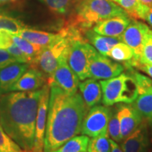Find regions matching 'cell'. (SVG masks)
<instances>
[{
  "mask_svg": "<svg viewBox=\"0 0 152 152\" xmlns=\"http://www.w3.org/2000/svg\"><path fill=\"white\" fill-rule=\"evenodd\" d=\"M48 115L44 152H52L81 132L83 120L90 107L80 93L70 94L50 84Z\"/></svg>",
  "mask_w": 152,
  "mask_h": 152,
  "instance_id": "cell-1",
  "label": "cell"
},
{
  "mask_svg": "<svg viewBox=\"0 0 152 152\" xmlns=\"http://www.w3.org/2000/svg\"><path fill=\"white\" fill-rule=\"evenodd\" d=\"M43 87L31 92H10L0 96V124L19 147L32 151Z\"/></svg>",
  "mask_w": 152,
  "mask_h": 152,
  "instance_id": "cell-2",
  "label": "cell"
},
{
  "mask_svg": "<svg viewBox=\"0 0 152 152\" xmlns=\"http://www.w3.org/2000/svg\"><path fill=\"white\" fill-rule=\"evenodd\" d=\"M118 16L128 15L112 0H80L67 25L79 29L85 35L97 23Z\"/></svg>",
  "mask_w": 152,
  "mask_h": 152,
  "instance_id": "cell-3",
  "label": "cell"
},
{
  "mask_svg": "<svg viewBox=\"0 0 152 152\" xmlns=\"http://www.w3.org/2000/svg\"><path fill=\"white\" fill-rule=\"evenodd\" d=\"M104 105L111 106L116 104H132L138 96L137 85L130 72L116 77L100 80Z\"/></svg>",
  "mask_w": 152,
  "mask_h": 152,
  "instance_id": "cell-4",
  "label": "cell"
},
{
  "mask_svg": "<svg viewBox=\"0 0 152 152\" xmlns=\"http://www.w3.org/2000/svg\"><path fill=\"white\" fill-rule=\"evenodd\" d=\"M60 33L61 37L48 46L43 47L30 64V66L39 69L48 78L58 67L61 60L68 56V49L72 42L61 31Z\"/></svg>",
  "mask_w": 152,
  "mask_h": 152,
  "instance_id": "cell-5",
  "label": "cell"
},
{
  "mask_svg": "<svg viewBox=\"0 0 152 152\" xmlns=\"http://www.w3.org/2000/svg\"><path fill=\"white\" fill-rule=\"evenodd\" d=\"M125 66L108 56L101 54L92 46L89 64V77L95 80H107L123 73Z\"/></svg>",
  "mask_w": 152,
  "mask_h": 152,
  "instance_id": "cell-6",
  "label": "cell"
},
{
  "mask_svg": "<svg viewBox=\"0 0 152 152\" xmlns=\"http://www.w3.org/2000/svg\"><path fill=\"white\" fill-rule=\"evenodd\" d=\"M92 46L85 41L72 42L68 49L67 61L80 80L89 77V64Z\"/></svg>",
  "mask_w": 152,
  "mask_h": 152,
  "instance_id": "cell-7",
  "label": "cell"
},
{
  "mask_svg": "<svg viewBox=\"0 0 152 152\" xmlns=\"http://www.w3.org/2000/svg\"><path fill=\"white\" fill-rule=\"evenodd\" d=\"M110 115L111 108L108 106H92L83 120L80 133L92 138L106 133Z\"/></svg>",
  "mask_w": 152,
  "mask_h": 152,
  "instance_id": "cell-8",
  "label": "cell"
},
{
  "mask_svg": "<svg viewBox=\"0 0 152 152\" xmlns=\"http://www.w3.org/2000/svg\"><path fill=\"white\" fill-rule=\"evenodd\" d=\"M149 29L145 23L133 19L120 37L121 41L128 45L133 50V61L139 62Z\"/></svg>",
  "mask_w": 152,
  "mask_h": 152,
  "instance_id": "cell-9",
  "label": "cell"
},
{
  "mask_svg": "<svg viewBox=\"0 0 152 152\" xmlns=\"http://www.w3.org/2000/svg\"><path fill=\"white\" fill-rule=\"evenodd\" d=\"M68 56L61 60L58 67L48 78V84H54L70 94L77 92L79 78L67 61Z\"/></svg>",
  "mask_w": 152,
  "mask_h": 152,
  "instance_id": "cell-10",
  "label": "cell"
},
{
  "mask_svg": "<svg viewBox=\"0 0 152 152\" xmlns=\"http://www.w3.org/2000/svg\"><path fill=\"white\" fill-rule=\"evenodd\" d=\"M49 96H50V85L47 83L43 87V92L41 95L40 100H39L37 118H36L34 147L33 150L30 151H44V144H45V130H46L47 115H48Z\"/></svg>",
  "mask_w": 152,
  "mask_h": 152,
  "instance_id": "cell-11",
  "label": "cell"
},
{
  "mask_svg": "<svg viewBox=\"0 0 152 152\" xmlns=\"http://www.w3.org/2000/svg\"><path fill=\"white\" fill-rule=\"evenodd\" d=\"M150 144L147 120L144 119L139 127L121 142L123 152H148Z\"/></svg>",
  "mask_w": 152,
  "mask_h": 152,
  "instance_id": "cell-12",
  "label": "cell"
},
{
  "mask_svg": "<svg viewBox=\"0 0 152 152\" xmlns=\"http://www.w3.org/2000/svg\"><path fill=\"white\" fill-rule=\"evenodd\" d=\"M117 109L121 135L122 140L134 132L143 121V118L131 104L121 103L115 106Z\"/></svg>",
  "mask_w": 152,
  "mask_h": 152,
  "instance_id": "cell-13",
  "label": "cell"
},
{
  "mask_svg": "<svg viewBox=\"0 0 152 152\" xmlns=\"http://www.w3.org/2000/svg\"><path fill=\"white\" fill-rule=\"evenodd\" d=\"M48 77L37 68L30 66L11 88L10 92H31L42 88Z\"/></svg>",
  "mask_w": 152,
  "mask_h": 152,
  "instance_id": "cell-14",
  "label": "cell"
},
{
  "mask_svg": "<svg viewBox=\"0 0 152 152\" xmlns=\"http://www.w3.org/2000/svg\"><path fill=\"white\" fill-rule=\"evenodd\" d=\"M131 20L129 16L111 17L95 24L92 30L101 35L120 38Z\"/></svg>",
  "mask_w": 152,
  "mask_h": 152,
  "instance_id": "cell-15",
  "label": "cell"
},
{
  "mask_svg": "<svg viewBox=\"0 0 152 152\" xmlns=\"http://www.w3.org/2000/svg\"><path fill=\"white\" fill-rule=\"evenodd\" d=\"M30 66L26 63L16 62L0 69V96L10 92L13 85Z\"/></svg>",
  "mask_w": 152,
  "mask_h": 152,
  "instance_id": "cell-16",
  "label": "cell"
},
{
  "mask_svg": "<svg viewBox=\"0 0 152 152\" xmlns=\"http://www.w3.org/2000/svg\"><path fill=\"white\" fill-rule=\"evenodd\" d=\"M80 92L89 107L97 105L102 99V90L99 82L95 79H85L79 83Z\"/></svg>",
  "mask_w": 152,
  "mask_h": 152,
  "instance_id": "cell-17",
  "label": "cell"
},
{
  "mask_svg": "<svg viewBox=\"0 0 152 152\" xmlns=\"http://www.w3.org/2000/svg\"><path fill=\"white\" fill-rule=\"evenodd\" d=\"M15 35L23 38L33 45L42 47L48 46L61 37L60 32L58 33H52L27 28H23Z\"/></svg>",
  "mask_w": 152,
  "mask_h": 152,
  "instance_id": "cell-18",
  "label": "cell"
},
{
  "mask_svg": "<svg viewBox=\"0 0 152 152\" xmlns=\"http://www.w3.org/2000/svg\"><path fill=\"white\" fill-rule=\"evenodd\" d=\"M85 38L87 42L94 47L98 52L106 56L114 45L121 42L119 37L101 35L95 33L92 29H89L85 32Z\"/></svg>",
  "mask_w": 152,
  "mask_h": 152,
  "instance_id": "cell-19",
  "label": "cell"
},
{
  "mask_svg": "<svg viewBox=\"0 0 152 152\" xmlns=\"http://www.w3.org/2000/svg\"><path fill=\"white\" fill-rule=\"evenodd\" d=\"M143 119L152 118V86L138 91V96L131 104Z\"/></svg>",
  "mask_w": 152,
  "mask_h": 152,
  "instance_id": "cell-20",
  "label": "cell"
},
{
  "mask_svg": "<svg viewBox=\"0 0 152 152\" xmlns=\"http://www.w3.org/2000/svg\"><path fill=\"white\" fill-rule=\"evenodd\" d=\"M0 49L7 50L15 57L18 62L30 64L29 58L13 42L11 33L0 30Z\"/></svg>",
  "mask_w": 152,
  "mask_h": 152,
  "instance_id": "cell-21",
  "label": "cell"
},
{
  "mask_svg": "<svg viewBox=\"0 0 152 152\" xmlns=\"http://www.w3.org/2000/svg\"><path fill=\"white\" fill-rule=\"evenodd\" d=\"M113 2L121 7L130 18L134 20H143L144 12L147 7H144L139 0H112Z\"/></svg>",
  "mask_w": 152,
  "mask_h": 152,
  "instance_id": "cell-22",
  "label": "cell"
},
{
  "mask_svg": "<svg viewBox=\"0 0 152 152\" xmlns=\"http://www.w3.org/2000/svg\"><path fill=\"white\" fill-rule=\"evenodd\" d=\"M89 142V137L84 134L76 135L52 152H87Z\"/></svg>",
  "mask_w": 152,
  "mask_h": 152,
  "instance_id": "cell-23",
  "label": "cell"
},
{
  "mask_svg": "<svg viewBox=\"0 0 152 152\" xmlns=\"http://www.w3.org/2000/svg\"><path fill=\"white\" fill-rule=\"evenodd\" d=\"M106 56L110 57L115 61L126 63L134 58V52L128 45L120 42L112 47Z\"/></svg>",
  "mask_w": 152,
  "mask_h": 152,
  "instance_id": "cell-24",
  "label": "cell"
},
{
  "mask_svg": "<svg viewBox=\"0 0 152 152\" xmlns=\"http://www.w3.org/2000/svg\"><path fill=\"white\" fill-rule=\"evenodd\" d=\"M11 38H12V40L15 43V45L29 58L30 60V64L33 63L43 48L42 47L38 46V45H33V44L29 42L23 38L19 37L15 34L11 33Z\"/></svg>",
  "mask_w": 152,
  "mask_h": 152,
  "instance_id": "cell-25",
  "label": "cell"
},
{
  "mask_svg": "<svg viewBox=\"0 0 152 152\" xmlns=\"http://www.w3.org/2000/svg\"><path fill=\"white\" fill-rule=\"evenodd\" d=\"M110 138L108 132L102 134L90 140L87 148L88 152H111Z\"/></svg>",
  "mask_w": 152,
  "mask_h": 152,
  "instance_id": "cell-26",
  "label": "cell"
},
{
  "mask_svg": "<svg viewBox=\"0 0 152 152\" xmlns=\"http://www.w3.org/2000/svg\"><path fill=\"white\" fill-rule=\"evenodd\" d=\"M49 10L56 15L67 14L72 8L74 0H41Z\"/></svg>",
  "mask_w": 152,
  "mask_h": 152,
  "instance_id": "cell-27",
  "label": "cell"
},
{
  "mask_svg": "<svg viewBox=\"0 0 152 152\" xmlns=\"http://www.w3.org/2000/svg\"><path fill=\"white\" fill-rule=\"evenodd\" d=\"M107 132L110 139L115 142H121L122 138L121 135V126L116 107L111 108V115H110L109 124H108Z\"/></svg>",
  "mask_w": 152,
  "mask_h": 152,
  "instance_id": "cell-28",
  "label": "cell"
},
{
  "mask_svg": "<svg viewBox=\"0 0 152 152\" xmlns=\"http://www.w3.org/2000/svg\"><path fill=\"white\" fill-rule=\"evenodd\" d=\"M25 28H26V25L18 19L7 15L0 14V30L17 34Z\"/></svg>",
  "mask_w": 152,
  "mask_h": 152,
  "instance_id": "cell-29",
  "label": "cell"
},
{
  "mask_svg": "<svg viewBox=\"0 0 152 152\" xmlns=\"http://www.w3.org/2000/svg\"><path fill=\"white\" fill-rule=\"evenodd\" d=\"M21 149L6 133L0 124V152H19Z\"/></svg>",
  "mask_w": 152,
  "mask_h": 152,
  "instance_id": "cell-30",
  "label": "cell"
},
{
  "mask_svg": "<svg viewBox=\"0 0 152 152\" xmlns=\"http://www.w3.org/2000/svg\"><path fill=\"white\" fill-rule=\"evenodd\" d=\"M139 62L141 64L152 65V42L147 37Z\"/></svg>",
  "mask_w": 152,
  "mask_h": 152,
  "instance_id": "cell-31",
  "label": "cell"
},
{
  "mask_svg": "<svg viewBox=\"0 0 152 152\" xmlns=\"http://www.w3.org/2000/svg\"><path fill=\"white\" fill-rule=\"evenodd\" d=\"M18 62L15 57L4 49H0V69Z\"/></svg>",
  "mask_w": 152,
  "mask_h": 152,
  "instance_id": "cell-32",
  "label": "cell"
},
{
  "mask_svg": "<svg viewBox=\"0 0 152 152\" xmlns=\"http://www.w3.org/2000/svg\"><path fill=\"white\" fill-rule=\"evenodd\" d=\"M137 68H138L140 71H143L144 73H147L148 75L152 78V65H147V64H139L136 66Z\"/></svg>",
  "mask_w": 152,
  "mask_h": 152,
  "instance_id": "cell-33",
  "label": "cell"
},
{
  "mask_svg": "<svg viewBox=\"0 0 152 152\" xmlns=\"http://www.w3.org/2000/svg\"><path fill=\"white\" fill-rule=\"evenodd\" d=\"M143 20L147 21L150 26H152V7L149 8L147 7L144 12Z\"/></svg>",
  "mask_w": 152,
  "mask_h": 152,
  "instance_id": "cell-34",
  "label": "cell"
},
{
  "mask_svg": "<svg viewBox=\"0 0 152 152\" xmlns=\"http://www.w3.org/2000/svg\"><path fill=\"white\" fill-rule=\"evenodd\" d=\"M110 144H111V152H123V151L121 149V147H119L118 144L115 141H113V140L110 139Z\"/></svg>",
  "mask_w": 152,
  "mask_h": 152,
  "instance_id": "cell-35",
  "label": "cell"
},
{
  "mask_svg": "<svg viewBox=\"0 0 152 152\" xmlns=\"http://www.w3.org/2000/svg\"><path fill=\"white\" fill-rule=\"evenodd\" d=\"M147 124H148V129H149L150 142L152 143V118L149 120H147Z\"/></svg>",
  "mask_w": 152,
  "mask_h": 152,
  "instance_id": "cell-36",
  "label": "cell"
},
{
  "mask_svg": "<svg viewBox=\"0 0 152 152\" xmlns=\"http://www.w3.org/2000/svg\"><path fill=\"white\" fill-rule=\"evenodd\" d=\"M140 3L144 7L151 8L152 7V0H139Z\"/></svg>",
  "mask_w": 152,
  "mask_h": 152,
  "instance_id": "cell-37",
  "label": "cell"
},
{
  "mask_svg": "<svg viewBox=\"0 0 152 152\" xmlns=\"http://www.w3.org/2000/svg\"><path fill=\"white\" fill-rule=\"evenodd\" d=\"M147 39H149V40L152 42V30H151V29H149V32H148Z\"/></svg>",
  "mask_w": 152,
  "mask_h": 152,
  "instance_id": "cell-38",
  "label": "cell"
},
{
  "mask_svg": "<svg viewBox=\"0 0 152 152\" xmlns=\"http://www.w3.org/2000/svg\"><path fill=\"white\" fill-rule=\"evenodd\" d=\"M16 0H0V5L4 4L9 3V2H12V1H15Z\"/></svg>",
  "mask_w": 152,
  "mask_h": 152,
  "instance_id": "cell-39",
  "label": "cell"
},
{
  "mask_svg": "<svg viewBox=\"0 0 152 152\" xmlns=\"http://www.w3.org/2000/svg\"><path fill=\"white\" fill-rule=\"evenodd\" d=\"M19 152H29V151H26V150H23H23H21V151H19Z\"/></svg>",
  "mask_w": 152,
  "mask_h": 152,
  "instance_id": "cell-40",
  "label": "cell"
},
{
  "mask_svg": "<svg viewBox=\"0 0 152 152\" xmlns=\"http://www.w3.org/2000/svg\"><path fill=\"white\" fill-rule=\"evenodd\" d=\"M29 152H33V151H29ZM42 152H44V151H42Z\"/></svg>",
  "mask_w": 152,
  "mask_h": 152,
  "instance_id": "cell-41",
  "label": "cell"
}]
</instances>
